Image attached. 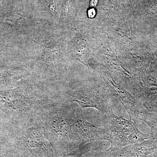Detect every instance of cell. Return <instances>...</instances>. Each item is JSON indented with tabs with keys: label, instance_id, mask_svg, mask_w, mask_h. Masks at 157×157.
<instances>
[{
	"label": "cell",
	"instance_id": "6da1fadb",
	"mask_svg": "<svg viewBox=\"0 0 157 157\" xmlns=\"http://www.w3.org/2000/svg\"><path fill=\"white\" fill-rule=\"evenodd\" d=\"M108 117L110 123L109 150H114L151 138V135L140 132L134 122L122 117L117 116L113 110L109 113Z\"/></svg>",
	"mask_w": 157,
	"mask_h": 157
},
{
	"label": "cell",
	"instance_id": "7a4b0ae2",
	"mask_svg": "<svg viewBox=\"0 0 157 157\" xmlns=\"http://www.w3.org/2000/svg\"><path fill=\"white\" fill-rule=\"evenodd\" d=\"M67 115L73 140L81 143L95 140H109V130L90 123L79 109L71 110L67 113Z\"/></svg>",
	"mask_w": 157,
	"mask_h": 157
},
{
	"label": "cell",
	"instance_id": "3957f363",
	"mask_svg": "<svg viewBox=\"0 0 157 157\" xmlns=\"http://www.w3.org/2000/svg\"><path fill=\"white\" fill-rule=\"evenodd\" d=\"M109 96L105 92L94 88L74 91L70 94L69 99L81 108H95L101 114L108 116L113 110Z\"/></svg>",
	"mask_w": 157,
	"mask_h": 157
},
{
	"label": "cell",
	"instance_id": "277c9868",
	"mask_svg": "<svg viewBox=\"0 0 157 157\" xmlns=\"http://www.w3.org/2000/svg\"><path fill=\"white\" fill-rule=\"evenodd\" d=\"M110 86L113 95L116 97L123 105L130 117V120L136 124L139 121H142L147 111L144 108L140 101L136 97L110 81Z\"/></svg>",
	"mask_w": 157,
	"mask_h": 157
},
{
	"label": "cell",
	"instance_id": "5b68a950",
	"mask_svg": "<svg viewBox=\"0 0 157 157\" xmlns=\"http://www.w3.org/2000/svg\"><path fill=\"white\" fill-rule=\"evenodd\" d=\"M157 149V142L149 139L140 143L129 144L114 150L110 151L114 157H147Z\"/></svg>",
	"mask_w": 157,
	"mask_h": 157
},
{
	"label": "cell",
	"instance_id": "8992f818",
	"mask_svg": "<svg viewBox=\"0 0 157 157\" xmlns=\"http://www.w3.org/2000/svg\"><path fill=\"white\" fill-rule=\"evenodd\" d=\"M48 125L53 134L59 135L67 140H73L67 113L55 114L51 117Z\"/></svg>",
	"mask_w": 157,
	"mask_h": 157
},
{
	"label": "cell",
	"instance_id": "52a82bcc",
	"mask_svg": "<svg viewBox=\"0 0 157 157\" xmlns=\"http://www.w3.org/2000/svg\"><path fill=\"white\" fill-rule=\"evenodd\" d=\"M137 98L147 112H157V88H146L138 93Z\"/></svg>",
	"mask_w": 157,
	"mask_h": 157
},
{
	"label": "cell",
	"instance_id": "ba28073f",
	"mask_svg": "<svg viewBox=\"0 0 157 157\" xmlns=\"http://www.w3.org/2000/svg\"><path fill=\"white\" fill-rule=\"evenodd\" d=\"M25 141L29 147L38 148L43 145L44 138L42 134L36 129L31 128L26 133Z\"/></svg>",
	"mask_w": 157,
	"mask_h": 157
},
{
	"label": "cell",
	"instance_id": "9c48e42d",
	"mask_svg": "<svg viewBox=\"0 0 157 157\" xmlns=\"http://www.w3.org/2000/svg\"><path fill=\"white\" fill-rule=\"evenodd\" d=\"M142 121L146 123L151 130L152 139L157 142V112L147 113Z\"/></svg>",
	"mask_w": 157,
	"mask_h": 157
},
{
	"label": "cell",
	"instance_id": "30bf717a",
	"mask_svg": "<svg viewBox=\"0 0 157 157\" xmlns=\"http://www.w3.org/2000/svg\"><path fill=\"white\" fill-rule=\"evenodd\" d=\"M86 150V148L84 147L82 148L78 149V150L74 152L71 153L70 154H68L63 157H80L82 154L84 153L85 152Z\"/></svg>",
	"mask_w": 157,
	"mask_h": 157
},
{
	"label": "cell",
	"instance_id": "8fae6325",
	"mask_svg": "<svg viewBox=\"0 0 157 157\" xmlns=\"http://www.w3.org/2000/svg\"><path fill=\"white\" fill-rule=\"evenodd\" d=\"M93 157H114L111 152L107 150L106 151L99 152L96 153Z\"/></svg>",
	"mask_w": 157,
	"mask_h": 157
},
{
	"label": "cell",
	"instance_id": "7c38bea8",
	"mask_svg": "<svg viewBox=\"0 0 157 157\" xmlns=\"http://www.w3.org/2000/svg\"><path fill=\"white\" fill-rule=\"evenodd\" d=\"M95 13L96 12L95 11V10H94V9H90V10L89 11V15L90 14V16H91V17H92V16H94L95 14Z\"/></svg>",
	"mask_w": 157,
	"mask_h": 157
},
{
	"label": "cell",
	"instance_id": "4fadbf2b",
	"mask_svg": "<svg viewBox=\"0 0 157 157\" xmlns=\"http://www.w3.org/2000/svg\"><path fill=\"white\" fill-rule=\"evenodd\" d=\"M98 2V0H91L90 1V5L92 6H95Z\"/></svg>",
	"mask_w": 157,
	"mask_h": 157
}]
</instances>
